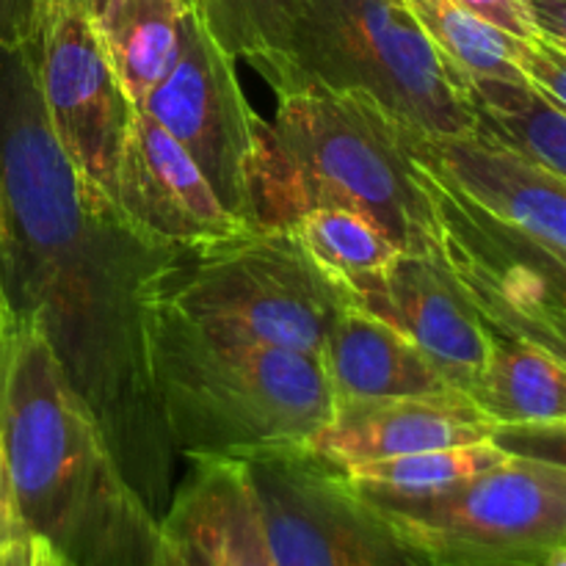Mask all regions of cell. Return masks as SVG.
I'll return each mask as SVG.
<instances>
[{
    "mask_svg": "<svg viewBox=\"0 0 566 566\" xmlns=\"http://www.w3.org/2000/svg\"><path fill=\"white\" fill-rule=\"evenodd\" d=\"M177 252L83 182L44 114L28 48L0 50L3 318L42 332L125 481L158 520L180 457L149 376L147 310Z\"/></svg>",
    "mask_w": 566,
    "mask_h": 566,
    "instance_id": "obj_1",
    "label": "cell"
},
{
    "mask_svg": "<svg viewBox=\"0 0 566 566\" xmlns=\"http://www.w3.org/2000/svg\"><path fill=\"white\" fill-rule=\"evenodd\" d=\"M0 473L17 525L66 566H153L160 520L133 492L42 332L6 321Z\"/></svg>",
    "mask_w": 566,
    "mask_h": 566,
    "instance_id": "obj_2",
    "label": "cell"
},
{
    "mask_svg": "<svg viewBox=\"0 0 566 566\" xmlns=\"http://www.w3.org/2000/svg\"><path fill=\"white\" fill-rule=\"evenodd\" d=\"M310 208L368 216L409 258H434V216L396 119L359 92L302 86L276 92L274 119L258 122L254 224Z\"/></svg>",
    "mask_w": 566,
    "mask_h": 566,
    "instance_id": "obj_3",
    "label": "cell"
},
{
    "mask_svg": "<svg viewBox=\"0 0 566 566\" xmlns=\"http://www.w3.org/2000/svg\"><path fill=\"white\" fill-rule=\"evenodd\" d=\"M147 365L186 462L304 448L335 412L315 357L219 335L164 302L147 310Z\"/></svg>",
    "mask_w": 566,
    "mask_h": 566,
    "instance_id": "obj_4",
    "label": "cell"
},
{
    "mask_svg": "<svg viewBox=\"0 0 566 566\" xmlns=\"http://www.w3.org/2000/svg\"><path fill=\"white\" fill-rule=\"evenodd\" d=\"M359 92L429 133L473 130L462 77L440 59L403 0H296L285 66L271 88Z\"/></svg>",
    "mask_w": 566,
    "mask_h": 566,
    "instance_id": "obj_5",
    "label": "cell"
},
{
    "mask_svg": "<svg viewBox=\"0 0 566 566\" xmlns=\"http://www.w3.org/2000/svg\"><path fill=\"white\" fill-rule=\"evenodd\" d=\"M153 302L219 335L318 359L352 298L307 258L291 227L260 224L180 249L155 282Z\"/></svg>",
    "mask_w": 566,
    "mask_h": 566,
    "instance_id": "obj_6",
    "label": "cell"
},
{
    "mask_svg": "<svg viewBox=\"0 0 566 566\" xmlns=\"http://www.w3.org/2000/svg\"><path fill=\"white\" fill-rule=\"evenodd\" d=\"M357 495L426 566H539L566 547V464L545 459L509 453L423 497Z\"/></svg>",
    "mask_w": 566,
    "mask_h": 566,
    "instance_id": "obj_7",
    "label": "cell"
},
{
    "mask_svg": "<svg viewBox=\"0 0 566 566\" xmlns=\"http://www.w3.org/2000/svg\"><path fill=\"white\" fill-rule=\"evenodd\" d=\"M418 171L434 216L431 265L495 335L536 343L564 357L566 260L486 216L423 166Z\"/></svg>",
    "mask_w": 566,
    "mask_h": 566,
    "instance_id": "obj_8",
    "label": "cell"
},
{
    "mask_svg": "<svg viewBox=\"0 0 566 566\" xmlns=\"http://www.w3.org/2000/svg\"><path fill=\"white\" fill-rule=\"evenodd\" d=\"M276 566H426L307 446L243 459Z\"/></svg>",
    "mask_w": 566,
    "mask_h": 566,
    "instance_id": "obj_9",
    "label": "cell"
},
{
    "mask_svg": "<svg viewBox=\"0 0 566 566\" xmlns=\"http://www.w3.org/2000/svg\"><path fill=\"white\" fill-rule=\"evenodd\" d=\"M138 108L186 149L221 205L254 224L260 116L243 94L235 59L216 44L193 6L182 17L175 61Z\"/></svg>",
    "mask_w": 566,
    "mask_h": 566,
    "instance_id": "obj_10",
    "label": "cell"
},
{
    "mask_svg": "<svg viewBox=\"0 0 566 566\" xmlns=\"http://www.w3.org/2000/svg\"><path fill=\"white\" fill-rule=\"evenodd\" d=\"M25 48L61 149L86 186L114 199L133 103L111 70L94 17L81 0H31Z\"/></svg>",
    "mask_w": 566,
    "mask_h": 566,
    "instance_id": "obj_11",
    "label": "cell"
},
{
    "mask_svg": "<svg viewBox=\"0 0 566 566\" xmlns=\"http://www.w3.org/2000/svg\"><path fill=\"white\" fill-rule=\"evenodd\" d=\"M403 149L429 175L566 260V177L553 175L479 133H429L396 119Z\"/></svg>",
    "mask_w": 566,
    "mask_h": 566,
    "instance_id": "obj_12",
    "label": "cell"
},
{
    "mask_svg": "<svg viewBox=\"0 0 566 566\" xmlns=\"http://www.w3.org/2000/svg\"><path fill=\"white\" fill-rule=\"evenodd\" d=\"M114 199L142 235L180 249L210 247L254 227L221 205L186 149L138 105L122 138Z\"/></svg>",
    "mask_w": 566,
    "mask_h": 566,
    "instance_id": "obj_13",
    "label": "cell"
},
{
    "mask_svg": "<svg viewBox=\"0 0 566 566\" xmlns=\"http://www.w3.org/2000/svg\"><path fill=\"white\" fill-rule=\"evenodd\" d=\"M497 426L462 390L335 403L329 423L307 442L324 462L346 470L376 459L490 442Z\"/></svg>",
    "mask_w": 566,
    "mask_h": 566,
    "instance_id": "obj_14",
    "label": "cell"
},
{
    "mask_svg": "<svg viewBox=\"0 0 566 566\" xmlns=\"http://www.w3.org/2000/svg\"><path fill=\"white\" fill-rule=\"evenodd\" d=\"M352 304L403 332L453 390L470 396L495 332L437 265L401 254L385 276L354 293Z\"/></svg>",
    "mask_w": 566,
    "mask_h": 566,
    "instance_id": "obj_15",
    "label": "cell"
},
{
    "mask_svg": "<svg viewBox=\"0 0 566 566\" xmlns=\"http://www.w3.org/2000/svg\"><path fill=\"white\" fill-rule=\"evenodd\" d=\"M160 528L208 566H276L243 462L191 459Z\"/></svg>",
    "mask_w": 566,
    "mask_h": 566,
    "instance_id": "obj_16",
    "label": "cell"
},
{
    "mask_svg": "<svg viewBox=\"0 0 566 566\" xmlns=\"http://www.w3.org/2000/svg\"><path fill=\"white\" fill-rule=\"evenodd\" d=\"M318 365L335 403L420 396L451 387L403 332L357 304H348L335 318Z\"/></svg>",
    "mask_w": 566,
    "mask_h": 566,
    "instance_id": "obj_17",
    "label": "cell"
},
{
    "mask_svg": "<svg viewBox=\"0 0 566 566\" xmlns=\"http://www.w3.org/2000/svg\"><path fill=\"white\" fill-rule=\"evenodd\" d=\"M462 103L473 133L566 177L564 105H556L525 81L486 75H464Z\"/></svg>",
    "mask_w": 566,
    "mask_h": 566,
    "instance_id": "obj_18",
    "label": "cell"
},
{
    "mask_svg": "<svg viewBox=\"0 0 566 566\" xmlns=\"http://www.w3.org/2000/svg\"><path fill=\"white\" fill-rule=\"evenodd\" d=\"M564 370L566 363L558 354L495 335L470 398L497 429L562 426L566 423Z\"/></svg>",
    "mask_w": 566,
    "mask_h": 566,
    "instance_id": "obj_19",
    "label": "cell"
},
{
    "mask_svg": "<svg viewBox=\"0 0 566 566\" xmlns=\"http://www.w3.org/2000/svg\"><path fill=\"white\" fill-rule=\"evenodd\" d=\"M191 0H108L94 17L122 92L133 105L166 75Z\"/></svg>",
    "mask_w": 566,
    "mask_h": 566,
    "instance_id": "obj_20",
    "label": "cell"
},
{
    "mask_svg": "<svg viewBox=\"0 0 566 566\" xmlns=\"http://www.w3.org/2000/svg\"><path fill=\"white\" fill-rule=\"evenodd\" d=\"M307 258L348 293L376 282L392 269L401 252L387 241L385 232L357 210L310 208L287 221Z\"/></svg>",
    "mask_w": 566,
    "mask_h": 566,
    "instance_id": "obj_21",
    "label": "cell"
},
{
    "mask_svg": "<svg viewBox=\"0 0 566 566\" xmlns=\"http://www.w3.org/2000/svg\"><path fill=\"white\" fill-rule=\"evenodd\" d=\"M509 457L497 442H475V446L437 448V451L409 453L396 459L352 464L340 470L348 484L365 495L387 497H423L448 490L453 484L486 473Z\"/></svg>",
    "mask_w": 566,
    "mask_h": 566,
    "instance_id": "obj_22",
    "label": "cell"
},
{
    "mask_svg": "<svg viewBox=\"0 0 566 566\" xmlns=\"http://www.w3.org/2000/svg\"><path fill=\"white\" fill-rule=\"evenodd\" d=\"M191 6L230 59L252 64L274 86L285 66L296 0H191Z\"/></svg>",
    "mask_w": 566,
    "mask_h": 566,
    "instance_id": "obj_23",
    "label": "cell"
},
{
    "mask_svg": "<svg viewBox=\"0 0 566 566\" xmlns=\"http://www.w3.org/2000/svg\"><path fill=\"white\" fill-rule=\"evenodd\" d=\"M403 3L431 48L462 81L464 75L523 81L514 66V48L520 36L470 14L453 0H403Z\"/></svg>",
    "mask_w": 566,
    "mask_h": 566,
    "instance_id": "obj_24",
    "label": "cell"
},
{
    "mask_svg": "<svg viewBox=\"0 0 566 566\" xmlns=\"http://www.w3.org/2000/svg\"><path fill=\"white\" fill-rule=\"evenodd\" d=\"M514 66L525 83L566 108V48L547 39H517Z\"/></svg>",
    "mask_w": 566,
    "mask_h": 566,
    "instance_id": "obj_25",
    "label": "cell"
},
{
    "mask_svg": "<svg viewBox=\"0 0 566 566\" xmlns=\"http://www.w3.org/2000/svg\"><path fill=\"white\" fill-rule=\"evenodd\" d=\"M453 3H459L481 20L492 22L501 31L512 33V36L542 39L536 33L534 20H531L528 0H453Z\"/></svg>",
    "mask_w": 566,
    "mask_h": 566,
    "instance_id": "obj_26",
    "label": "cell"
},
{
    "mask_svg": "<svg viewBox=\"0 0 566 566\" xmlns=\"http://www.w3.org/2000/svg\"><path fill=\"white\" fill-rule=\"evenodd\" d=\"M31 33V0H0V50H14Z\"/></svg>",
    "mask_w": 566,
    "mask_h": 566,
    "instance_id": "obj_27",
    "label": "cell"
},
{
    "mask_svg": "<svg viewBox=\"0 0 566 566\" xmlns=\"http://www.w3.org/2000/svg\"><path fill=\"white\" fill-rule=\"evenodd\" d=\"M0 566H66L44 542L20 536L0 545Z\"/></svg>",
    "mask_w": 566,
    "mask_h": 566,
    "instance_id": "obj_28",
    "label": "cell"
},
{
    "mask_svg": "<svg viewBox=\"0 0 566 566\" xmlns=\"http://www.w3.org/2000/svg\"><path fill=\"white\" fill-rule=\"evenodd\" d=\"M536 33L566 48V0H528Z\"/></svg>",
    "mask_w": 566,
    "mask_h": 566,
    "instance_id": "obj_29",
    "label": "cell"
},
{
    "mask_svg": "<svg viewBox=\"0 0 566 566\" xmlns=\"http://www.w3.org/2000/svg\"><path fill=\"white\" fill-rule=\"evenodd\" d=\"M153 566H208V564H205L202 558L186 545V542L166 534V531L160 528V545H158V553H155Z\"/></svg>",
    "mask_w": 566,
    "mask_h": 566,
    "instance_id": "obj_30",
    "label": "cell"
},
{
    "mask_svg": "<svg viewBox=\"0 0 566 566\" xmlns=\"http://www.w3.org/2000/svg\"><path fill=\"white\" fill-rule=\"evenodd\" d=\"M20 536L25 534H22L20 525H17L14 509H11L9 501V490H6L3 473H0V545H6V542L11 539H20Z\"/></svg>",
    "mask_w": 566,
    "mask_h": 566,
    "instance_id": "obj_31",
    "label": "cell"
},
{
    "mask_svg": "<svg viewBox=\"0 0 566 566\" xmlns=\"http://www.w3.org/2000/svg\"><path fill=\"white\" fill-rule=\"evenodd\" d=\"M539 566H566V547H558V551L551 553Z\"/></svg>",
    "mask_w": 566,
    "mask_h": 566,
    "instance_id": "obj_32",
    "label": "cell"
},
{
    "mask_svg": "<svg viewBox=\"0 0 566 566\" xmlns=\"http://www.w3.org/2000/svg\"><path fill=\"white\" fill-rule=\"evenodd\" d=\"M105 3H108V0H81V6H83V9H86L92 17H97L99 9H103Z\"/></svg>",
    "mask_w": 566,
    "mask_h": 566,
    "instance_id": "obj_33",
    "label": "cell"
},
{
    "mask_svg": "<svg viewBox=\"0 0 566 566\" xmlns=\"http://www.w3.org/2000/svg\"><path fill=\"white\" fill-rule=\"evenodd\" d=\"M3 332H6V324H0V363H3Z\"/></svg>",
    "mask_w": 566,
    "mask_h": 566,
    "instance_id": "obj_34",
    "label": "cell"
},
{
    "mask_svg": "<svg viewBox=\"0 0 566 566\" xmlns=\"http://www.w3.org/2000/svg\"><path fill=\"white\" fill-rule=\"evenodd\" d=\"M0 324H6V318H3V302H0Z\"/></svg>",
    "mask_w": 566,
    "mask_h": 566,
    "instance_id": "obj_35",
    "label": "cell"
}]
</instances>
